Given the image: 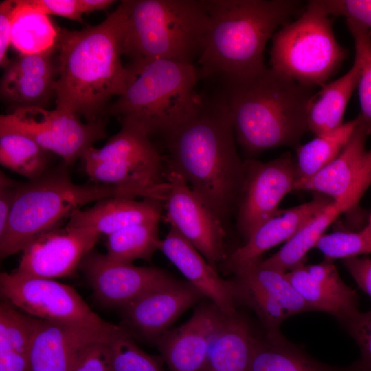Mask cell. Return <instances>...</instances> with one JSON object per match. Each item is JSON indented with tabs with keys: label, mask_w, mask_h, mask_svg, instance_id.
Returning a JSON list of instances; mask_svg holds the SVG:
<instances>
[{
	"label": "cell",
	"mask_w": 371,
	"mask_h": 371,
	"mask_svg": "<svg viewBox=\"0 0 371 371\" xmlns=\"http://www.w3.org/2000/svg\"><path fill=\"white\" fill-rule=\"evenodd\" d=\"M165 137L169 168L182 176L223 223L236 214L245 160L237 151L226 104L218 96H203L197 111Z\"/></svg>",
	"instance_id": "cell-1"
},
{
	"label": "cell",
	"mask_w": 371,
	"mask_h": 371,
	"mask_svg": "<svg viewBox=\"0 0 371 371\" xmlns=\"http://www.w3.org/2000/svg\"><path fill=\"white\" fill-rule=\"evenodd\" d=\"M0 371H30L28 353L0 350Z\"/></svg>",
	"instance_id": "cell-45"
},
{
	"label": "cell",
	"mask_w": 371,
	"mask_h": 371,
	"mask_svg": "<svg viewBox=\"0 0 371 371\" xmlns=\"http://www.w3.org/2000/svg\"><path fill=\"white\" fill-rule=\"evenodd\" d=\"M315 248L319 249L325 259H344L371 254V236L359 232L337 231L325 234Z\"/></svg>",
	"instance_id": "cell-37"
},
{
	"label": "cell",
	"mask_w": 371,
	"mask_h": 371,
	"mask_svg": "<svg viewBox=\"0 0 371 371\" xmlns=\"http://www.w3.org/2000/svg\"><path fill=\"white\" fill-rule=\"evenodd\" d=\"M37 318L20 313L8 301L0 305V350L29 352Z\"/></svg>",
	"instance_id": "cell-36"
},
{
	"label": "cell",
	"mask_w": 371,
	"mask_h": 371,
	"mask_svg": "<svg viewBox=\"0 0 371 371\" xmlns=\"http://www.w3.org/2000/svg\"><path fill=\"white\" fill-rule=\"evenodd\" d=\"M342 264L358 286L371 299V258L354 256L342 259Z\"/></svg>",
	"instance_id": "cell-44"
},
{
	"label": "cell",
	"mask_w": 371,
	"mask_h": 371,
	"mask_svg": "<svg viewBox=\"0 0 371 371\" xmlns=\"http://www.w3.org/2000/svg\"><path fill=\"white\" fill-rule=\"evenodd\" d=\"M339 323L360 350L359 358L350 365L353 371H371V309L366 313L358 311Z\"/></svg>",
	"instance_id": "cell-38"
},
{
	"label": "cell",
	"mask_w": 371,
	"mask_h": 371,
	"mask_svg": "<svg viewBox=\"0 0 371 371\" xmlns=\"http://www.w3.org/2000/svg\"><path fill=\"white\" fill-rule=\"evenodd\" d=\"M14 0L0 3V65L3 69L9 59L7 54L11 45Z\"/></svg>",
	"instance_id": "cell-42"
},
{
	"label": "cell",
	"mask_w": 371,
	"mask_h": 371,
	"mask_svg": "<svg viewBox=\"0 0 371 371\" xmlns=\"http://www.w3.org/2000/svg\"><path fill=\"white\" fill-rule=\"evenodd\" d=\"M366 234L371 236V213L369 216L367 225L362 229Z\"/></svg>",
	"instance_id": "cell-47"
},
{
	"label": "cell",
	"mask_w": 371,
	"mask_h": 371,
	"mask_svg": "<svg viewBox=\"0 0 371 371\" xmlns=\"http://www.w3.org/2000/svg\"><path fill=\"white\" fill-rule=\"evenodd\" d=\"M159 250L187 281L224 315H230L238 312L232 280L221 278L217 269L174 227L170 226L167 235L161 240Z\"/></svg>",
	"instance_id": "cell-24"
},
{
	"label": "cell",
	"mask_w": 371,
	"mask_h": 371,
	"mask_svg": "<svg viewBox=\"0 0 371 371\" xmlns=\"http://www.w3.org/2000/svg\"><path fill=\"white\" fill-rule=\"evenodd\" d=\"M68 167L62 161L38 177L19 183L8 223L0 236L1 260L22 251L34 238L60 226L83 206L104 198L124 196L113 186L74 183Z\"/></svg>",
	"instance_id": "cell-7"
},
{
	"label": "cell",
	"mask_w": 371,
	"mask_h": 371,
	"mask_svg": "<svg viewBox=\"0 0 371 371\" xmlns=\"http://www.w3.org/2000/svg\"><path fill=\"white\" fill-rule=\"evenodd\" d=\"M302 5L295 0L207 1L209 27L196 65L201 78L234 82L264 71L267 42Z\"/></svg>",
	"instance_id": "cell-3"
},
{
	"label": "cell",
	"mask_w": 371,
	"mask_h": 371,
	"mask_svg": "<svg viewBox=\"0 0 371 371\" xmlns=\"http://www.w3.org/2000/svg\"><path fill=\"white\" fill-rule=\"evenodd\" d=\"M18 183L0 172V236L4 232L15 201Z\"/></svg>",
	"instance_id": "cell-43"
},
{
	"label": "cell",
	"mask_w": 371,
	"mask_h": 371,
	"mask_svg": "<svg viewBox=\"0 0 371 371\" xmlns=\"http://www.w3.org/2000/svg\"><path fill=\"white\" fill-rule=\"evenodd\" d=\"M166 218L215 269L225 260L223 223L190 188L182 176L166 170Z\"/></svg>",
	"instance_id": "cell-14"
},
{
	"label": "cell",
	"mask_w": 371,
	"mask_h": 371,
	"mask_svg": "<svg viewBox=\"0 0 371 371\" xmlns=\"http://www.w3.org/2000/svg\"><path fill=\"white\" fill-rule=\"evenodd\" d=\"M225 315L211 302L199 306L183 324L164 333L155 344L170 371H203Z\"/></svg>",
	"instance_id": "cell-19"
},
{
	"label": "cell",
	"mask_w": 371,
	"mask_h": 371,
	"mask_svg": "<svg viewBox=\"0 0 371 371\" xmlns=\"http://www.w3.org/2000/svg\"><path fill=\"white\" fill-rule=\"evenodd\" d=\"M120 130L100 148L81 157L90 182L113 186L123 196L165 201L168 190L163 159L150 136L140 127L122 122Z\"/></svg>",
	"instance_id": "cell-9"
},
{
	"label": "cell",
	"mask_w": 371,
	"mask_h": 371,
	"mask_svg": "<svg viewBox=\"0 0 371 371\" xmlns=\"http://www.w3.org/2000/svg\"><path fill=\"white\" fill-rule=\"evenodd\" d=\"M360 75L358 63L342 76L320 86L313 96L307 111L308 131L316 135L333 131L344 122V115L352 95L357 88Z\"/></svg>",
	"instance_id": "cell-28"
},
{
	"label": "cell",
	"mask_w": 371,
	"mask_h": 371,
	"mask_svg": "<svg viewBox=\"0 0 371 371\" xmlns=\"http://www.w3.org/2000/svg\"><path fill=\"white\" fill-rule=\"evenodd\" d=\"M82 14L108 8L115 1L112 0H78Z\"/></svg>",
	"instance_id": "cell-46"
},
{
	"label": "cell",
	"mask_w": 371,
	"mask_h": 371,
	"mask_svg": "<svg viewBox=\"0 0 371 371\" xmlns=\"http://www.w3.org/2000/svg\"><path fill=\"white\" fill-rule=\"evenodd\" d=\"M78 115L54 108H19L0 116V128L23 133L59 156L67 166L81 159L93 144L107 136L106 121L84 122Z\"/></svg>",
	"instance_id": "cell-11"
},
{
	"label": "cell",
	"mask_w": 371,
	"mask_h": 371,
	"mask_svg": "<svg viewBox=\"0 0 371 371\" xmlns=\"http://www.w3.org/2000/svg\"><path fill=\"white\" fill-rule=\"evenodd\" d=\"M250 371H353L322 362L301 346L289 341L281 331L257 334Z\"/></svg>",
	"instance_id": "cell-27"
},
{
	"label": "cell",
	"mask_w": 371,
	"mask_h": 371,
	"mask_svg": "<svg viewBox=\"0 0 371 371\" xmlns=\"http://www.w3.org/2000/svg\"><path fill=\"white\" fill-rule=\"evenodd\" d=\"M159 221L134 224L106 236V255L112 260L132 264L137 260L150 261L159 250Z\"/></svg>",
	"instance_id": "cell-33"
},
{
	"label": "cell",
	"mask_w": 371,
	"mask_h": 371,
	"mask_svg": "<svg viewBox=\"0 0 371 371\" xmlns=\"http://www.w3.org/2000/svg\"><path fill=\"white\" fill-rule=\"evenodd\" d=\"M54 54H19L9 59L0 82L2 101L14 110L25 107L46 108L55 98L57 78Z\"/></svg>",
	"instance_id": "cell-21"
},
{
	"label": "cell",
	"mask_w": 371,
	"mask_h": 371,
	"mask_svg": "<svg viewBox=\"0 0 371 371\" xmlns=\"http://www.w3.org/2000/svg\"><path fill=\"white\" fill-rule=\"evenodd\" d=\"M368 136L358 117L350 139L337 157L314 176L296 184L294 190L312 192L355 207L371 185V150L366 149Z\"/></svg>",
	"instance_id": "cell-16"
},
{
	"label": "cell",
	"mask_w": 371,
	"mask_h": 371,
	"mask_svg": "<svg viewBox=\"0 0 371 371\" xmlns=\"http://www.w3.org/2000/svg\"><path fill=\"white\" fill-rule=\"evenodd\" d=\"M50 152L27 135L0 128V163L28 180L34 179L50 168Z\"/></svg>",
	"instance_id": "cell-31"
},
{
	"label": "cell",
	"mask_w": 371,
	"mask_h": 371,
	"mask_svg": "<svg viewBox=\"0 0 371 371\" xmlns=\"http://www.w3.org/2000/svg\"><path fill=\"white\" fill-rule=\"evenodd\" d=\"M203 297L188 281L175 279L150 289L123 307V328L131 335L155 344L183 312Z\"/></svg>",
	"instance_id": "cell-18"
},
{
	"label": "cell",
	"mask_w": 371,
	"mask_h": 371,
	"mask_svg": "<svg viewBox=\"0 0 371 371\" xmlns=\"http://www.w3.org/2000/svg\"><path fill=\"white\" fill-rule=\"evenodd\" d=\"M357 122V117L333 131L316 135L295 149V185L314 176L337 157L350 139Z\"/></svg>",
	"instance_id": "cell-32"
},
{
	"label": "cell",
	"mask_w": 371,
	"mask_h": 371,
	"mask_svg": "<svg viewBox=\"0 0 371 371\" xmlns=\"http://www.w3.org/2000/svg\"><path fill=\"white\" fill-rule=\"evenodd\" d=\"M14 2L20 8L47 16L54 15L77 21L82 19L78 0H14Z\"/></svg>",
	"instance_id": "cell-40"
},
{
	"label": "cell",
	"mask_w": 371,
	"mask_h": 371,
	"mask_svg": "<svg viewBox=\"0 0 371 371\" xmlns=\"http://www.w3.org/2000/svg\"><path fill=\"white\" fill-rule=\"evenodd\" d=\"M286 276L311 311L328 313L338 322L359 311L357 292L343 282L330 260L300 264Z\"/></svg>",
	"instance_id": "cell-23"
},
{
	"label": "cell",
	"mask_w": 371,
	"mask_h": 371,
	"mask_svg": "<svg viewBox=\"0 0 371 371\" xmlns=\"http://www.w3.org/2000/svg\"><path fill=\"white\" fill-rule=\"evenodd\" d=\"M0 291L6 301L41 319L105 331L117 327L100 318L72 287L53 279L3 272Z\"/></svg>",
	"instance_id": "cell-10"
},
{
	"label": "cell",
	"mask_w": 371,
	"mask_h": 371,
	"mask_svg": "<svg viewBox=\"0 0 371 371\" xmlns=\"http://www.w3.org/2000/svg\"><path fill=\"white\" fill-rule=\"evenodd\" d=\"M11 45L19 54L57 52L61 30L49 16L20 8L14 0Z\"/></svg>",
	"instance_id": "cell-30"
},
{
	"label": "cell",
	"mask_w": 371,
	"mask_h": 371,
	"mask_svg": "<svg viewBox=\"0 0 371 371\" xmlns=\"http://www.w3.org/2000/svg\"><path fill=\"white\" fill-rule=\"evenodd\" d=\"M350 209L346 203L333 201L307 221L279 251L267 259H262L261 263L283 272L305 263L307 253L315 248L329 226L341 214Z\"/></svg>",
	"instance_id": "cell-29"
},
{
	"label": "cell",
	"mask_w": 371,
	"mask_h": 371,
	"mask_svg": "<svg viewBox=\"0 0 371 371\" xmlns=\"http://www.w3.org/2000/svg\"><path fill=\"white\" fill-rule=\"evenodd\" d=\"M78 269L95 298L107 307L122 308L150 289L175 279L161 269L115 262L93 249L84 257Z\"/></svg>",
	"instance_id": "cell-15"
},
{
	"label": "cell",
	"mask_w": 371,
	"mask_h": 371,
	"mask_svg": "<svg viewBox=\"0 0 371 371\" xmlns=\"http://www.w3.org/2000/svg\"><path fill=\"white\" fill-rule=\"evenodd\" d=\"M271 69L311 87H319L338 71L348 51L337 40L322 0L309 1L295 21L271 38Z\"/></svg>",
	"instance_id": "cell-8"
},
{
	"label": "cell",
	"mask_w": 371,
	"mask_h": 371,
	"mask_svg": "<svg viewBox=\"0 0 371 371\" xmlns=\"http://www.w3.org/2000/svg\"><path fill=\"white\" fill-rule=\"evenodd\" d=\"M257 334L238 312L225 315L203 371H250Z\"/></svg>",
	"instance_id": "cell-26"
},
{
	"label": "cell",
	"mask_w": 371,
	"mask_h": 371,
	"mask_svg": "<svg viewBox=\"0 0 371 371\" xmlns=\"http://www.w3.org/2000/svg\"><path fill=\"white\" fill-rule=\"evenodd\" d=\"M109 339L97 341L86 346L76 358L70 371H111Z\"/></svg>",
	"instance_id": "cell-41"
},
{
	"label": "cell",
	"mask_w": 371,
	"mask_h": 371,
	"mask_svg": "<svg viewBox=\"0 0 371 371\" xmlns=\"http://www.w3.org/2000/svg\"><path fill=\"white\" fill-rule=\"evenodd\" d=\"M261 260L233 274L234 299L256 314L265 331L278 332L289 317L311 309L293 286L286 272L265 266Z\"/></svg>",
	"instance_id": "cell-13"
},
{
	"label": "cell",
	"mask_w": 371,
	"mask_h": 371,
	"mask_svg": "<svg viewBox=\"0 0 371 371\" xmlns=\"http://www.w3.org/2000/svg\"><path fill=\"white\" fill-rule=\"evenodd\" d=\"M119 328L99 330L37 318L28 352L30 371H70L86 346L110 338Z\"/></svg>",
	"instance_id": "cell-20"
},
{
	"label": "cell",
	"mask_w": 371,
	"mask_h": 371,
	"mask_svg": "<svg viewBox=\"0 0 371 371\" xmlns=\"http://www.w3.org/2000/svg\"><path fill=\"white\" fill-rule=\"evenodd\" d=\"M218 97L231 115L235 137L250 155L289 146L296 149L308 131L307 111L315 87L271 68L246 80L223 82Z\"/></svg>",
	"instance_id": "cell-4"
},
{
	"label": "cell",
	"mask_w": 371,
	"mask_h": 371,
	"mask_svg": "<svg viewBox=\"0 0 371 371\" xmlns=\"http://www.w3.org/2000/svg\"><path fill=\"white\" fill-rule=\"evenodd\" d=\"M322 3L330 16L356 21L371 32V0H322Z\"/></svg>",
	"instance_id": "cell-39"
},
{
	"label": "cell",
	"mask_w": 371,
	"mask_h": 371,
	"mask_svg": "<svg viewBox=\"0 0 371 371\" xmlns=\"http://www.w3.org/2000/svg\"><path fill=\"white\" fill-rule=\"evenodd\" d=\"M333 201L320 194L312 200L285 210H279L251 234L243 245L227 255L220 265L225 274L262 259V255L278 244L289 240L307 221Z\"/></svg>",
	"instance_id": "cell-22"
},
{
	"label": "cell",
	"mask_w": 371,
	"mask_h": 371,
	"mask_svg": "<svg viewBox=\"0 0 371 371\" xmlns=\"http://www.w3.org/2000/svg\"><path fill=\"white\" fill-rule=\"evenodd\" d=\"M122 54L128 65L155 60L195 64L209 27L207 1L125 0Z\"/></svg>",
	"instance_id": "cell-5"
},
{
	"label": "cell",
	"mask_w": 371,
	"mask_h": 371,
	"mask_svg": "<svg viewBox=\"0 0 371 371\" xmlns=\"http://www.w3.org/2000/svg\"><path fill=\"white\" fill-rule=\"evenodd\" d=\"M96 232L66 225L38 236L22 251L16 273L54 279L72 274L100 238Z\"/></svg>",
	"instance_id": "cell-17"
},
{
	"label": "cell",
	"mask_w": 371,
	"mask_h": 371,
	"mask_svg": "<svg viewBox=\"0 0 371 371\" xmlns=\"http://www.w3.org/2000/svg\"><path fill=\"white\" fill-rule=\"evenodd\" d=\"M353 38L356 60L360 68L357 85L361 112L360 123L371 135V32L363 25L350 19L346 20Z\"/></svg>",
	"instance_id": "cell-34"
},
{
	"label": "cell",
	"mask_w": 371,
	"mask_h": 371,
	"mask_svg": "<svg viewBox=\"0 0 371 371\" xmlns=\"http://www.w3.org/2000/svg\"><path fill=\"white\" fill-rule=\"evenodd\" d=\"M126 2L98 25L62 29L57 49L56 109L102 120L113 96H120L133 78L122 61Z\"/></svg>",
	"instance_id": "cell-2"
},
{
	"label": "cell",
	"mask_w": 371,
	"mask_h": 371,
	"mask_svg": "<svg viewBox=\"0 0 371 371\" xmlns=\"http://www.w3.org/2000/svg\"><path fill=\"white\" fill-rule=\"evenodd\" d=\"M133 78L126 91L106 109L120 122L135 124L150 136H166L199 108L203 96L196 91L201 76L196 65L155 60L126 66Z\"/></svg>",
	"instance_id": "cell-6"
},
{
	"label": "cell",
	"mask_w": 371,
	"mask_h": 371,
	"mask_svg": "<svg viewBox=\"0 0 371 371\" xmlns=\"http://www.w3.org/2000/svg\"><path fill=\"white\" fill-rule=\"evenodd\" d=\"M295 183V162L289 152L266 162L245 160L244 182L236 214L244 243L278 212L282 200L294 190Z\"/></svg>",
	"instance_id": "cell-12"
},
{
	"label": "cell",
	"mask_w": 371,
	"mask_h": 371,
	"mask_svg": "<svg viewBox=\"0 0 371 371\" xmlns=\"http://www.w3.org/2000/svg\"><path fill=\"white\" fill-rule=\"evenodd\" d=\"M164 201L144 198L142 201L124 196H111L96 201L85 210L75 212L67 225L91 229L108 236L128 226L148 221H159Z\"/></svg>",
	"instance_id": "cell-25"
},
{
	"label": "cell",
	"mask_w": 371,
	"mask_h": 371,
	"mask_svg": "<svg viewBox=\"0 0 371 371\" xmlns=\"http://www.w3.org/2000/svg\"><path fill=\"white\" fill-rule=\"evenodd\" d=\"M111 371H164L162 361L144 352L123 327L109 340Z\"/></svg>",
	"instance_id": "cell-35"
}]
</instances>
